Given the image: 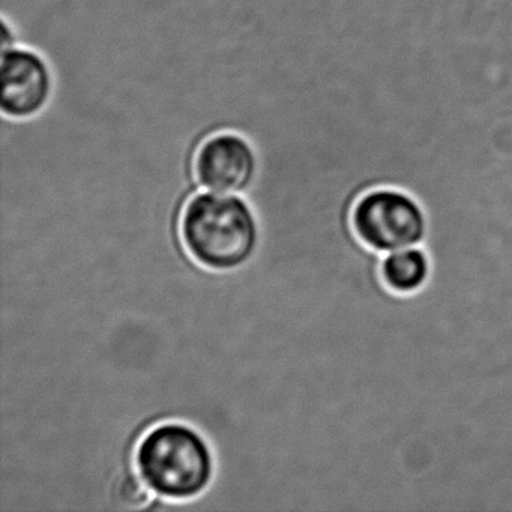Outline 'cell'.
<instances>
[{"instance_id":"6da1fadb","label":"cell","mask_w":512,"mask_h":512,"mask_svg":"<svg viewBox=\"0 0 512 512\" xmlns=\"http://www.w3.org/2000/svg\"><path fill=\"white\" fill-rule=\"evenodd\" d=\"M134 466L155 496L149 509L179 511L211 487L217 457L199 428L164 421L143 434L134 451Z\"/></svg>"},{"instance_id":"7a4b0ae2","label":"cell","mask_w":512,"mask_h":512,"mask_svg":"<svg viewBox=\"0 0 512 512\" xmlns=\"http://www.w3.org/2000/svg\"><path fill=\"white\" fill-rule=\"evenodd\" d=\"M179 232L191 259L212 272L238 271L259 250V220L242 194H194L182 212Z\"/></svg>"},{"instance_id":"3957f363","label":"cell","mask_w":512,"mask_h":512,"mask_svg":"<svg viewBox=\"0 0 512 512\" xmlns=\"http://www.w3.org/2000/svg\"><path fill=\"white\" fill-rule=\"evenodd\" d=\"M359 241L379 254L424 245L430 220L424 205L404 188L382 185L365 191L352 211Z\"/></svg>"},{"instance_id":"277c9868","label":"cell","mask_w":512,"mask_h":512,"mask_svg":"<svg viewBox=\"0 0 512 512\" xmlns=\"http://www.w3.org/2000/svg\"><path fill=\"white\" fill-rule=\"evenodd\" d=\"M55 91V71L43 53L22 44L2 50V118H40L52 104Z\"/></svg>"},{"instance_id":"5b68a950","label":"cell","mask_w":512,"mask_h":512,"mask_svg":"<svg viewBox=\"0 0 512 512\" xmlns=\"http://www.w3.org/2000/svg\"><path fill=\"white\" fill-rule=\"evenodd\" d=\"M259 169V154L253 143L233 131H220L206 137L194 155L197 184L215 193L244 196L253 188Z\"/></svg>"},{"instance_id":"8992f818","label":"cell","mask_w":512,"mask_h":512,"mask_svg":"<svg viewBox=\"0 0 512 512\" xmlns=\"http://www.w3.org/2000/svg\"><path fill=\"white\" fill-rule=\"evenodd\" d=\"M433 274V260L422 245L383 254L380 275L383 283L397 295H415L424 289Z\"/></svg>"}]
</instances>
